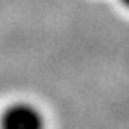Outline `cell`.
<instances>
[{"mask_svg": "<svg viewBox=\"0 0 129 129\" xmlns=\"http://www.w3.org/2000/svg\"><path fill=\"white\" fill-rule=\"evenodd\" d=\"M2 129H44V119L34 107L18 103L5 111Z\"/></svg>", "mask_w": 129, "mask_h": 129, "instance_id": "1", "label": "cell"}, {"mask_svg": "<svg viewBox=\"0 0 129 129\" xmlns=\"http://www.w3.org/2000/svg\"><path fill=\"white\" fill-rule=\"evenodd\" d=\"M121 2H123V3H124L126 7H129V0H121Z\"/></svg>", "mask_w": 129, "mask_h": 129, "instance_id": "2", "label": "cell"}]
</instances>
